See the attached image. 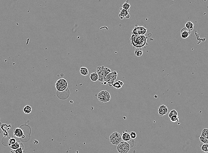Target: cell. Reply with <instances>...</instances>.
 <instances>
[{
    "mask_svg": "<svg viewBox=\"0 0 208 153\" xmlns=\"http://www.w3.org/2000/svg\"><path fill=\"white\" fill-rule=\"evenodd\" d=\"M148 37L144 35H132L130 41L131 45L136 48H141L147 45V40Z\"/></svg>",
    "mask_w": 208,
    "mask_h": 153,
    "instance_id": "obj_1",
    "label": "cell"
},
{
    "mask_svg": "<svg viewBox=\"0 0 208 153\" xmlns=\"http://www.w3.org/2000/svg\"><path fill=\"white\" fill-rule=\"evenodd\" d=\"M111 72V69L108 67H105L104 66L97 67L96 68V73L99 77L98 80L102 83L105 78Z\"/></svg>",
    "mask_w": 208,
    "mask_h": 153,
    "instance_id": "obj_2",
    "label": "cell"
},
{
    "mask_svg": "<svg viewBox=\"0 0 208 153\" xmlns=\"http://www.w3.org/2000/svg\"><path fill=\"white\" fill-rule=\"evenodd\" d=\"M118 72L117 71H113L110 72L108 75L106 76L102 84L104 85L108 84L109 87H112L113 84L116 81L117 77Z\"/></svg>",
    "mask_w": 208,
    "mask_h": 153,
    "instance_id": "obj_3",
    "label": "cell"
},
{
    "mask_svg": "<svg viewBox=\"0 0 208 153\" xmlns=\"http://www.w3.org/2000/svg\"><path fill=\"white\" fill-rule=\"evenodd\" d=\"M97 98L100 102L102 103H107L110 101L111 97L108 91L102 90L98 93Z\"/></svg>",
    "mask_w": 208,
    "mask_h": 153,
    "instance_id": "obj_4",
    "label": "cell"
},
{
    "mask_svg": "<svg viewBox=\"0 0 208 153\" xmlns=\"http://www.w3.org/2000/svg\"><path fill=\"white\" fill-rule=\"evenodd\" d=\"M55 86L58 91L63 92L66 90L68 86V84L65 79H60L56 81Z\"/></svg>",
    "mask_w": 208,
    "mask_h": 153,
    "instance_id": "obj_5",
    "label": "cell"
},
{
    "mask_svg": "<svg viewBox=\"0 0 208 153\" xmlns=\"http://www.w3.org/2000/svg\"><path fill=\"white\" fill-rule=\"evenodd\" d=\"M109 139L112 144L114 145H118L122 142L121 135L118 132H113L110 135Z\"/></svg>",
    "mask_w": 208,
    "mask_h": 153,
    "instance_id": "obj_6",
    "label": "cell"
},
{
    "mask_svg": "<svg viewBox=\"0 0 208 153\" xmlns=\"http://www.w3.org/2000/svg\"><path fill=\"white\" fill-rule=\"evenodd\" d=\"M130 144L126 142H121L118 144L117 147L118 152L119 153H128L130 149Z\"/></svg>",
    "mask_w": 208,
    "mask_h": 153,
    "instance_id": "obj_7",
    "label": "cell"
},
{
    "mask_svg": "<svg viewBox=\"0 0 208 153\" xmlns=\"http://www.w3.org/2000/svg\"><path fill=\"white\" fill-rule=\"evenodd\" d=\"M147 31V29L143 26L136 25L132 31V35H144Z\"/></svg>",
    "mask_w": 208,
    "mask_h": 153,
    "instance_id": "obj_8",
    "label": "cell"
},
{
    "mask_svg": "<svg viewBox=\"0 0 208 153\" xmlns=\"http://www.w3.org/2000/svg\"><path fill=\"white\" fill-rule=\"evenodd\" d=\"M118 16L121 20H123L124 18L129 19L130 17L129 12L124 9H122V8H121L120 10V13Z\"/></svg>",
    "mask_w": 208,
    "mask_h": 153,
    "instance_id": "obj_9",
    "label": "cell"
},
{
    "mask_svg": "<svg viewBox=\"0 0 208 153\" xmlns=\"http://www.w3.org/2000/svg\"><path fill=\"white\" fill-rule=\"evenodd\" d=\"M168 111V108L165 105H161L158 108V113L160 117H163L167 114Z\"/></svg>",
    "mask_w": 208,
    "mask_h": 153,
    "instance_id": "obj_10",
    "label": "cell"
},
{
    "mask_svg": "<svg viewBox=\"0 0 208 153\" xmlns=\"http://www.w3.org/2000/svg\"><path fill=\"white\" fill-rule=\"evenodd\" d=\"M13 135L17 138H22L24 136V132L20 128H16L13 131Z\"/></svg>",
    "mask_w": 208,
    "mask_h": 153,
    "instance_id": "obj_11",
    "label": "cell"
},
{
    "mask_svg": "<svg viewBox=\"0 0 208 153\" xmlns=\"http://www.w3.org/2000/svg\"><path fill=\"white\" fill-rule=\"evenodd\" d=\"M190 31L188 30L187 28H183L181 31V37L183 39H186L188 38L190 35Z\"/></svg>",
    "mask_w": 208,
    "mask_h": 153,
    "instance_id": "obj_12",
    "label": "cell"
},
{
    "mask_svg": "<svg viewBox=\"0 0 208 153\" xmlns=\"http://www.w3.org/2000/svg\"><path fill=\"white\" fill-rule=\"evenodd\" d=\"M122 137V139L124 141V142H128L130 140H132L131 138L130 137V135L129 133L127 132H123V134L121 136Z\"/></svg>",
    "mask_w": 208,
    "mask_h": 153,
    "instance_id": "obj_13",
    "label": "cell"
},
{
    "mask_svg": "<svg viewBox=\"0 0 208 153\" xmlns=\"http://www.w3.org/2000/svg\"><path fill=\"white\" fill-rule=\"evenodd\" d=\"M123 85H124V83L122 81L119 80V81L115 82L113 84L112 87L117 89H120L123 86Z\"/></svg>",
    "mask_w": 208,
    "mask_h": 153,
    "instance_id": "obj_14",
    "label": "cell"
},
{
    "mask_svg": "<svg viewBox=\"0 0 208 153\" xmlns=\"http://www.w3.org/2000/svg\"><path fill=\"white\" fill-rule=\"evenodd\" d=\"M90 79L93 82H96L98 80L99 77L96 72L92 73L90 75Z\"/></svg>",
    "mask_w": 208,
    "mask_h": 153,
    "instance_id": "obj_15",
    "label": "cell"
},
{
    "mask_svg": "<svg viewBox=\"0 0 208 153\" xmlns=\"http://www.w3.org/2000/svg\"><path fill=\"white\" fill-rule=\"evenodd\" d=\"M80 72L81 75L86 76L89 74V70L86 67H82L80 69Z\"/></svg>",
    "mask_w": 208,
    "mask_h": 153,
    "instance_id": "obj_16",
    "label": "cell"
},
{
    "mask_svg": "<svg viewBox=\"0 0 208 153\" xmlns=\"http://www.w3.org/2000/svg\"><path fill=\"white\" fill-rule=\"evenodd\" d=\"M130 7H131V5H130L128 0H127L126 2L124 3V4L122 5L121 6V8L122 9L127 10L128 12H129Z\"/></svg>",
    "mask_w": 208,
    "mask_h": 153,
    "instance_id": "obj_17",
    "label": "cell"
},
{
    "mask_svg": "<svg viewBox=\"0 0 208 153\" xmlns=\"http://www.w3.org/2000/svg\"><path fill=\"white\" fill-rule=\"evenodd\" d=\"M22 144V143H20L19 142H16L15 143H14V144H13L12 145H11V146H10V148L12 150L14 151V150L18 149V148L21 147V145Z\"/></svg>",
    "mask_w": 208,
    "mask_h": 153,
    "instance_id": "obj_18",
    "label": "cell"
},
{
    "mask_svg": "<svg viewBox=\"0 0 208 153\" xmlns=\"http://www.w3.org/2000/svg\"><path fill=\"white\" fill-rule=\"evenodd\" d=\"M194 27V24L190 21H188L185 24V27L187 28L189 31H192L193 30Z\"/></svg>",
    "mask_w": 208,
    "mask_h": 153,
    "instance_id": "obj_19",
    "label": "cell"
},
{
    "mask_svg": "<svg viewBox=\"0 0 208 153\" xmlns=\"http://www.w3.org/2000/svg\"><path fill=\"white\" fill-rule=\"evenodd\" d=\"M23 111L25 114H30L32 111V108L30 105H26L23 109Z\"/></svg>",
    "mask_w": 208,
    "mask_h": 153,
    "instance_id": "obj_20",
    "label": "cell"
},
{
    "mask_svg": "<svg viewBox=\"0 0 208 153\" xmlns=\"http://www.w3.org/2000/svg\"><path fill=\"white\" fill-rule=\"evenodd\" d=\"M134 54L136 57H141L143 54V51L141 48H136L134 51Z\"/></svg>",
    "mask_w": 208,
    "mask_h": 153,
    "instance_id": "obj_21",
    "label": "cell"
},
{
    "mask_svg": "<svg viewBox=\"0 0 208 153\" xmlns=\"http://www.w3.org/2000/svg\"><path fill=\"white\" fill-rule=\"evenodd\" d=\"M201 145H202L200 146V147H201V150H202V152L205 153L208 152V144L203 143Z\"/></svg>",
    "mask_w": 208,
    "mask_h": 153,
    "instance_id": "obj_22",
    "label": "cell"
},
{
    "mask_svg": "<svg viewBox=\"0 0 208 153\" xmlns=\"http://www.w3.org/2000/svg\"><path fill=\"white\" fill-rule=\"evenodd\" d=\"M201 137H204V138L208 137V129L204 128L202 130Z\"/></svg>",
    "mask_w": 208,
    "mask_h": 153,
    "instance_id": "obj_23",
    "label": "cell"
},
{
    "mask_svg": "<svg viewBox=\"0 0 208 153\" xmlns=\"http://www.w3.org/2000/svg\"><path fill=\"white\" fill-rule=\"evenodd\" d=\"M175 115H178V112L175 109H172L170 112L169 115H168V117L170 119V118H171V117H172V116H175Z\"/></svg>",
    "mask_w": 208,
    "mask_h": 153,
    "instance_id": "obj_24",
    "label": "cell"
},
{
    "mask_svg": "<svg viewBox=\"0 0 208 153\" xmlns=\"http://www.w3.org/2000/svg\"><path fill=\"white\" fill-rule=\"evenodd\" d=\"M170 120L173 123L177 122L179 120V117H178V115H175L172 116V117H171V118H170Z\"/></svg>",
    "mask_w": 208,
    "mask_h": 153,
    "instance_id": "obj_25",
    "label": "cell"
},
{
    "mask_svg": "<svg viewBox=\"0 0 208 153\" xmlns=\"http://www.w3.org/2000/svg\"><path fill=\"white\" fill-rule=\"evenodd\" d=\"M201 142V143L203 144H208V137L207 138H204L202 137H200L199 138Z\"/></svg>",
    "mask_w": 208,
    "mask_h": 153,
    "instance_id": "obj_26",
    "label": "cell"
},
{
    "mask_svg": "<svg viewBox=\"0 0 208 153\" xmlns=\"http://www.w3.org/2000/svg\"><path fill=\"white\" fill-rule=\"evenodd\" d=\"M16 142V139L15 138H10L9 140L8 145L9 146H11V145H12L13 144L15 143Z\"/></svg>",
    "mask_w": 208,
    "mask_h": 153,
    "instance_id": "obj_27",
    "label": "cell"
},
{
    "mask_svg": "<svg viewBox=\"0 0 208 153\" xmlns=\"http://www.w3.org/2000/svg\"><path fill=\"white\" fill-rule=\"evenodd\" d=\"M14 153H23L24 152V147H21L18 149L14 150Z\"/></svg>",
    "mask_w": 208,
    "mask_h": 153,
    "instance_id": "obj_28",
    "label": "cell"
},
{
    "mask_svg": "<svg viewBox=\"0 0 208 153\" xmlns=\"http://www.w3.org/2000/svg\"><path fill=\"white\" fill-rule=\"evenodd\" d=\"M130 135V137L132 139H135L136 138V134L135 132H132L129 133Z\"/></svg>",
    "mask_w": 208,
    "mask_h": 153,
    "instance_id": "obj_29",
    "label": "cell"
}]
</instances>
